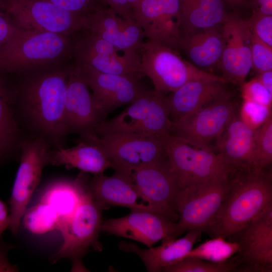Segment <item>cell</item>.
Returning a JSON list of instances; mask_svg holds the SVG:
<instances>
[{
    "label": "cell",
    "mask_w": 272,
    "mask_h": 272,
    "mask_svg": "<svg viewBox=\"0 0 272 272\" xmlns=\"http://www.w3.org/2000/svg\"><path fill=\"white\" fill-rule=\"evenodd\" d=\"M247 21L251 32L272 47V15L254 12L252 16Z\"/></svg>",
    "instance_id": "38"
},
{
    "label": "cell",
    "mask_w": 272,
    "mask_h": 272,
    "mask_svg": "<svg viewBox=\"0 0 272 272\" xmlns=\"http://www.w3.org/2000/svg\"><path fill=\"white\" fill-rule=\"evenodd\" d=\"M272 163V115L255 130V148L252 171L258 173Z\"/></svg>",
    "instance_id": "33"
},
{
    "label": "cell",
    "mask_w": 272,
    "mask_h": 272,
    "mask_svg": "<svg viewBox=\"0 0 272 272\" xmlns=\"http://www.w3.org/2000/svg\"><path fill=\"white\" fill-rule=\"evenodd\" d=\"M235 172L225 174L180 191L174 238L197 229L203 232L220 209L232 184Z\"/></svg>",
    "instance_id": "8"
},
{
    "label": "cell",
    "mask_w": 272,
    "mask_h": 272,
    "mask_svg": "<svg viewBox=\"0 0 272 272\" xmlns=\"http://www.w3.org/2000/svg\"><path fill=\"white\" fill-rule=\"evenodd\" d=\"M239 250V244L235 241L226 240L221 237H213L193 248L185 257L222 263L230 259Z\"/></svg>",
    "instance_id": "32"
},
{
    "label": "cell",
    "mask_w": 272,
    "mask_h": 272,
    "mask_svg": "<svg viewBox=\"0 0 272 272\" xmlns=\"http://www.w3.org/2000/svg\"><path fill=\"white\" fill-rule=\"evenodd\" d=\"M225 5L227 4L235 10L249 7L250 0H222Z\"/></svg>",
    "instance_id": "45"
},
{
    "label": "cell",
    "mask_w": 272,
    "mask_h": 272,
    "mask_svg": "<svg viewBox=\"0 0 272 272\" xmlns=\"http://www.w3.org/2000/svg\"><path fill=\"white\" fill-rule=\"evenodd\" d=\"M237 110L230 94L172 121L169 133L195 148L214 152L212 143L216 145Z\"/></svg>",
    "instance_id": "10"
},
{
    "label": "cell",
    "mask_w": 272,
    "mask_h": 272,
    "mask_svg": "<svg viewBox=\"0 0 272 272\" xmlns=\"http://www.w3.org/2000/svg\"><path fill=\"white\" fill-rule=\"evenodd\" d=\"M83 191L82 178L80 174L73 180H62L52 183L45 191L40 201L54 209L61 219V225L78 207Z\"/></svg>",
    "instance_id": "30"
},
{
    "label": "cell",
    "mask_w": 272,
    "mask_h": 272,
    "mask_svg": "<svg viewBox=\"0 0 272 272\" xmlns=\"http://www.w3.org/2000/svg\"><path fill=\"white\" fill-rule=\"evenodd\" d=\"M158 136L163 143L179 192L236 172L220 153L195 148L169 133Z\"/></svg>",
    "instance_id": "7"
},
{
    "label": "cell",
    "mask_w": 272,
    "mask_h": 272,
    "mask_svg": "<svg viewBox=\"0 0 272 272\" xmlns=\"http://www.w3.org/2000/svg\"><path fill=\"white\" fill-rule=\"evenodd\" d=\"M169 97L165 94L147 89L128 105L120 113L98 125V136L112 134L156 135L169 133Z\"/></svg>",
    "instance_id": "6"
},
{
    "label": "cell",
    "mask_w": 272,
    "mask_h": 272,
    "mask_svg": "<svg viewBox=\"0 0 272 272\" xmlns=\"http://www.w3.org/2000/svg\"><path fill=\"white\" fill-rule=\"evenodd\" d=\"M180 33L218 27L228 17L222 0H179Z\"/></svg>",
    "instance_id": "28"
},
{
    "label": "cell",
    "mask_w": 272,
    "mask_h": 272,
    "mask_svg": "<svg viewBox=\"0 0 272 272\" xmlns=\"http://www.w3.org/2000/svg\"><path fill=\"white\" fill-rule=\"evenodd\" d=\"M10 222L9 210L5 203L0 199V239L4 232L9 228Z\"/></svg>",
    "instance_id": "43"
},
{
    "label": "cell",
    "mask_w": 272,
    "mask_h": 272,
    "mask_svg": "<svg viewBox=\"0 0 272 272\" xmlns=\"http://www.w3.org/2000/svg\"><path fill=\"white\" fill-rule=\"evenodd\" d=\"M269 2H272V0H250L249 7L252 8L255 11L260 6Z\"/></svg>",
    "instance_id": "47"
},
{
    "label": "cell",
    "mask_w": 272,
    "mask_h": 272,
    "mask_svg": "<svg viewBox=\"0 0 272 272\" xmlns=\"http://www.w3.org/2000/svg\"><path fill=\"white\" fill-rule=\"evenodd\" d=\"M271 115V107L246 100H243L239 113L241 119L254 130L259 128Z\"/></svg>",
    "instance_id": "35"
},
{
    "label": "cell",
    "mask_w": 272,
    "mask_h": 272,
    "mask_svg": "<svg viewBox=\"0 0 272 272\" xmlns=\"http://www.w3.org/2000/svg\"><path fill=\"white\" fill-rule=\"evenodd\" d=\"M163 272H235L231 258L222 263H215L205 260L184 257L167 266Z\"/></svg>",
    "instance_id": "34"
},
{
    "label": "cell",
    "mask_w": 272,
    "mask_h": 272,
    "mask_svg": "<svg viewBox=\"0 0 272 272\" xmlns=\"http://www.w3.org/2000/svg\"><path fill=\"white\" fill-rule=\"evenodd\" d=\"M105 7H108L124 18H133V9L139 0H100Z\"/></svg>",
    "instance_id": "41"
},
{
    "label": "cell",
    "mask_w": 272,
    "mask_h": 272,
    "mask_svg": "<svg viewBox=\"0 0 272 272\" xmlns=\"http://www.w3.org/2000/svg\"><path fill=\"white\" fill-rule=\"evenodd\" d=\"M50 146L40 136L23 139L20 145V164L10 198V225L17 235L23 215L34 191L38 185L44 167L47 165Z\"/></svg>",
    "instance_id": "11"
},
{
    "label": "cell",
    "mask_w": 272,
    "mask_h": 272,
    "mask_svg": "<svg viewBox=\"0 0 272 272\" xmlns=\"http://www.w3.org/2000/svg\"><path fill=\"white\" fill-rule=\"evenodd\" d=\"M271 205V172L236 171L220 209L203 232L227 239Z\"/></svg>",
    "instance_id": "2"
},
{
    "label": "cell",
    "mask_w": 272,
    "mask_h": 272,
    "mask_svg": "<svg viewBox=\"0 0 272 272\" xmlns=\"http://www.w3.org/2000/svg\"><path fill=\"white\" fill-rule=\"evenodd\" d=\"M78 66L91 90L103 121L113 110L129 104L148 89L139 77L106 74L90 66Z\"/></svg>",
    "instance_id": "16"
},
{
    "label": "cell",
    "mask_w": 272,
    "mask_h": 272,
    "mask_svg": "<svg viewBox=\"0 0 272 272\" xmlns=\"http://www.w3.org/2000/svg\"><path fill=\"white\" fill-rule=\"evenodd\" d=\"M254 12L263 15H272V2H269L260 6Z\"/></svg>",
    "instance_id": "46"
},
{
    "label": "cell",
    "mask_w": 272,
    "mask_h": 272,
    "mask_svg": "<svg viewBox=\"0 0 272 272\" xmlns=\"http://www.w3.org/2000/svg\"><path fill=\"white\" fill-rule=\"evenodd\" d=\"M133 18L148 40L179 51V0H139Z\"/></svg>",
    "instance_id": "18"
},
{
    "label": "cell",
    "mask_w": 272,
    "mask_h": 272,
    "mask_svg": "<svg viewBox=\"0 0 272 272\" xmlns=\"http://www.w3.org/2000/svg\"><path fill=\"white\" fill-rule=\"evenodd\" d=\"M16 248V245L6 242L2 238L0 239V272L19 271V266L10 263L8 257L9 252Z\"/></svg>",
    "instance_id": "42"
},
{
    "label": "cell",
    "mask_w": 272,
    "mask_h": 272,
    "mask_svg": "<svg viewBox=\"0 0 272 272\" xmlns=\"http://www.w3.org/2000/svg\"><path fill=\"white\" fill-rule=\"evenodd\" d=\"M85 30L100 37L118 49L140 54L145 42L143 31L133 18H124L108 7L89 15Z\"/></svg>",
    "instance_id": "21"
},
{
    "label": "cell",
    "mask_w": 272,
    "mask_h": 272,
    "mask_svg": "<svg viewBox=\"0 0 272 272\" xmlns=\"http://www.w3.org/2000/svg\"><path fill=\"white\" fill-rule=\"evenodd\" d=\"M256 77L263 86L272 94V70L258 73Z\"/></svg>",
    "instance_id": "44"
},
{
    "label": "cell",
    "mask_w": 272,
    "mask_h": 272,
    "mask_svg": "<svg viewBox=\"0 0 272 272\" xmlns=\"http://www.w3.org/2000/svg\"><path fill=\"white\" fill-rule=\"evenodd\" d=\"M227 239L240 246L231 257L235 272H271L272 205Z\"/></svg>",
    "instance_id": "13"
},
{
    "label": "cell",
    "mask_w": 272,
    "mask_h": 272,
    "mask_svg": "<svg viewBox=\"0 0 272 272\" xmlns=\"http://www.w3.org/2000/svg\"><path fill=\"white\" fill-rule=\"evenodd\" d=\"M243 100H249L271 107L272 94L263 86L257 77L241 85Z\"/></svg>",
    "instance_id": "37"
},
{
    "label": "cell",
    "mask_w": 272,
    "mask_h": 272,
    "mask_svg": "<svg viewBox=\"0 0 272 272\" xmlns=\"http://www.w3.org/2000/svg\"><path fill=\"white\" fill-rule=\"evenodd\" d=\"M252 68L258 73L272 70V47L259 39L251 31Z\"/></svg>",
    "instance_id": "36"
},
{
    "label": "cell",
    "mask_w": 272,
    "mask_h": 272,
    "mask_svg": "<svg viewBox=\"0 0 272 272\" xmlns=\"http://www.w3.org/2000/svg\"><path fill=\"white\" fill-rule=\"evenodd\" d=\"M131 178L141 198L147 205L177 222L176 205L179 189L168 159L134 170Z\"/></svg>",
    "instance_id": "15"
},
{
    "label": "cell",
    "mask_w": 272,
    "mask_h": 272,
    "mask_svg": "<svg viewBox=\"0 0 272 272\" xmlns=\"http://www.w3.org/2000/svg\"><path fill=\"white\" fill-rule=\"evenodd\" d=\"M24 30L19 28L7 13L0 10V47Z\"/></svg>",
    "instance_id": "40"
},
{
    "label": "cell",
    "mask_w": 272,
    "mask_h": 272,
    "mask_svg": "<svg viewBox=\"0 0 272 272\" xmlns=\"http://www.w3.org/2000/svg\"><path fill=\"white\" fill-rule=\"evenodd\" d=\"M75 39V65L90 66L101 73L141 78V54L117 48L87 30Z\"/></svg>",
    "instance_id": "14"
},
{
    "label": "cell",
    "mask_w": 272,
    "mask_h": 272,
    "mask_svg": "<svg viewBox=\"0 0 272 272\" xmlns=\"http://www.w3.org/2000/svg\"><path fill=\"white\" fill-rule=\"evenodd\" d=\"M0 10L22 30L72 36L86 30L89 16L69 12L47 0H0Z\"/></svg>",
    "instance_id": "9"
},
{
    "label": "cell",
    "mask_w": 272,
    "mask_h": 272,
    "mask_svg": "<svg viewBox=\"0 0 272 272\" xmlns=\"http://www.w3.org/2000/svg\"><path fill=\"white\" fill-rule=\"evenodd\" d=\"M96 140L105 151L115 172L129 177L138 168L167 159L158 136L112 134L98 136Z\"/></svg>",
    "instance_id": "12"
},
{
    "label": "cell",
    "mask_w": 272,
    "mask_h": 272,
    "mask_svg": "<svg viewBox=\"0 0 272 272\" xmlns=\"http://www.w3.org/2000/svg\"><path fill=\"white\" fill-rule=\"evenodd\" d=\"M82 175L85 190L105 209L115 206L156 212L147 204L139 202L141 197L131 177L116 172L111 176L94 175L92 178L87 177L85 172Z\"/></svg>",
    "instance_id": "22"
},
{
    "label": "cell",
    "mask_w": 272,
    "mask_h": 272,
    "mask_svg": "<svg viewBox=\"0 0 272 272\" xmlns=\"http://www.w3.org/2000/svg\"><path fill=\"white\" fill-rule=\"evenodd\" d=\"M105 210L94 200L84 188L81 201L74 212L60 226L63 242L49 261L54 264L61 258L72 262V271H88L83 259L91 249L103 250L98 240L103 222L102 211Z\"/></svg>",
    "instance_id": "4"
},
{
    "label": "cell",
    "mask_w": 272,
    "mask_h": 272,
    "mask_svg": "<svg viewBox=\"0 0 272 272\" xmlns=\"http://www.w3.org/2000/svg\"><path fill=\"white\" fill-rule=\"evenodd\" d=\"M221 33L224 41L219 67L229 83L241 85L252 69L251 30L238 16L227 17Z\"/></svg>",
    "instance_id": "20"
},
{
    "label": "cell",
    "mask_w": 272,
    "mask_h": 272,
    "mask_svg": "<svg viewBox=\"0 0 272 272\" xmlns=\"http://www.w3.org/2000/svg\"><path fill=\"white\" fill-rule=\"evenodd\" d=\"M71 69L43 72L27 78L13 91L17 120L23 119L33 135L43 138L54 149L64 147V95Z\"/></svg>",
    "instance_id": "1"
},
{
    "label": "cell",
    "mask_w": 272,
    "mask_h": 272,
    "mask_svg": "<svg viewBox=\"0 0 272 272\" xmlns=\"http://www.w3.org/2000/svg\"><path fill=\"white\" fill-rule=\"evenodd\" d=\"M140 72L152 81L154 90L166 94L172 93L192 81H220L229 83L223 76L203 71L183 58L180 52L147 40L141 52Z\"/></svg>",
    "instance_id": "5"
},
{
    "label": "cell",
    "mask_w": 272,
    "mask_h": 272,
    "mask_svg": "<svg viewBox=\"0 0 272 272\" xmlns=\"http://www.w3.org/2000/svg\"><path fill=\"white\" fill-rule=\"evenodd\" d=\"M59 8L74 13L89 15L106 8L100 0H47Z\"/></svg>",
    "instance_id": "39"
},
{
    "label": "cell",
    "mask_w": 272,
    "mask_h": 272,
    "mask_svg": "<svg viewBox=\"0 0 272 272\" xmlns=\"http://www.w3.org/2000/svg\"><path fill=\"white\" fill-rule=\"evenodd\" d=\"M22 221L26 229L35 235L58 230L61 224V219L54 209L40 201L26 209Z\"/></svg>",
    "instance_id": "31"
},
{
    "label": "cell",
    "mask_w": 272,
    "mask_h": 272,
    "mask_svg": "<svg viewBox=\"0 0 272 272\" xmlns=\"http://www.w3.org/2000/svg\"><path fill=\"white\" fill-rule=\"evenodd\" d=\"M72 35L24 30L0 47V72L22 73L73 55Z\"/></svg>",
    "instance_id": "3"
},
{
    "label": "cell",
    "mask_w": 272,
    "mask_h": 272,
    "mask_svg": "<svg viewBox=\"0 0 272 272\" xmlns=\"http://www.w3.org/2000/svg\"><path fill=\"white\" fill-rule=\"evenodd\" d=\"M20 123L13 105V94L2 79L0 80V166L12 160L20 153L22 141Z\"/></svg>",
    "instance_id": "29"
},
{
    "label": "cell",
    "mask_w": 272,
    "mask_h": 272,
    "mask_svg": "<svg viewBox=\"0 0 272 272\" xmlns=\"http://www.w3.org/2000/svg\"><path fill=\"white\" fill-rule=\"evenodd\" d=\"M215 148L236 171H252L255 130L241 119L237 112L228 122Z\"/></svg>",
    "instance_id": "23"
},
{
    "label": "cell",
    "mask_w": 272,
    "mask_h": 272,
    "mask_svg": "<svg viewBox=\"0 0 272 272\" xmlns=\"http://www.w3.org/2000/svg\"><path fill=\"white\" fill-rule=\"evenodd\" d=\"M2 78H0V80Z\"/></svg>",
    "instance_id": "48"
},
{
    "label": "cell",
    "mask_w": 272,
    "mask_h": 272,
    "mask_svg": "<svg viewBox=\"0 0 272 272\" xmlns=\"http://www.w3.org/2000/svg\"><path fill=\"white\" fill-rule=\"evenodd\" d=\"M226 84L220 81H192L171 93L168 96L171 122L231 94Z\"/></svg>",
    "instance_id": "27"
},
{
    "label": "cell",
    "mask_w": 272,
    "mask_h": 272,
    "mask_svg": "<svg viewBox=\"0 0 272 272\" xmlns=\"http://www.w3.org/2000/svg\"><path fill=\"white\" fill-rule=\"evenodd\" d=\"M97 137L81 138L71 148L50 149L47 156V165L77 168L94 175L103 174L112 165L105 151L97 141Z\"/></svg>",
    "instance_id": "24"
},
{
    "label": "cell",
    "mask_w": 272,
    "mask_h": 272,
    "mask_svg": "<svg viewBox=\"0 0 272 272\" xmlns=\"http://www.w3.org/2000/svg\"><path fill=\"white\" fill-rule=\"evenodd\" d=\"M64 125L67 134L81 138L98 136L96 129L103 121L91 90L80 67L71 68L64 95Z\"/></svg>",
    "instance_id": "17"
},
{
    "label": "cell",
    "mask_w": 272,
    "mask_h": 272,
    "mask_svg": "<svg viewBox=\"0 0 272 272\" xmlns=\"http://www.w3.org/2000/svg\"><path fill=\"white\" fill-rule=\"evenodd\" d=\"M102 232L141 242L148 248L160 240L174 238L176 222L160 213L130 210L127 215L103 221Z\"/></svg>",
    "instance_id": "19"
},
{
    "label": "cell",
    "mask_w": 272,
    "mask_h": 272,
    "mask_svg": "<svg viewBox=\"0 0 272 272\" xmlns=\"http://www.w3.org/2000/svg\"><path fill=\"white\" fill-rule=\"evenodd\" d=\"M201 233L199 230H191L181 238H167L162 240L160 245L148 249L124 241L120 242L118 246L121 250L137 255L148 271L161 272L184 257L193 248Z\"/></svg>",
    "instance_id": "25"
},
{
    "label": "cell",
    "mask_w": 272,
    "mask_h": 272,
    "mask_svg": "<svg viewBox=\"0 0 272 272\" xmlns=\"http://www.w3.org/2000/svg\"><path fill=\"white\" fill-rule=\"evenodd\" d=\"M224 46L221 32L217 27L181 33L179 50L185 53L189 62L207 72L219 67Z\"/></svg>",
    "instance_id": "26"
}]
</instances>
